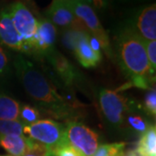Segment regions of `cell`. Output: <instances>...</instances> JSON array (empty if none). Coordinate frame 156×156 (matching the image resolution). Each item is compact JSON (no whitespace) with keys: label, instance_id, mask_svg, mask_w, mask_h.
Masks as SVG:
<instances>
[{"label":"cell","instance_id":"obj_1","mask_svg":"<svg viewBox=\"0 0 156 156\" xmlns=\"http://www.w3.org/2000/svg\"><path fill=\"white\" fill-rule=\"evenodd\" d=\"M13 65L26 93L45 114L66 122L83 115V105L76 98L62 96L55 84L24 56H16Z\"/></svg>","mask_w":156,"mask_h":156},{"label":"cell","instance_id":"obj_2","mask_svg":"<svg viewBox=\"0 0 156 156\" xmlns=\"http://www.w3.org/2000/svg\"><path fill=\"white\" fill-rule=\"evenodd\" d=\"M115 50L120 67L130 79L119 90L136 87L150 89L154 85L155 74L152 72L146 51V42L131 25L120 29L115 36Z\"/></svg>","mask_w":156,"mask_h":156},{"label":"cell","instance_id":"obj_3","mask_svg":"<svg viewBox=\"0 0 156 156\" xmlns=\"http://www.w3.org/2000/svg\"><path fill=\"white\" fill-rule=\"evenodd\" d=\"M131 100L118 91L101 89L98 94V104L105 122L112 128L123 130L124 119Z\"/></svg>","mask_w":156,"mask_h":156},{"label":"cell","instance_id":"obj_4","mask_svg":"<svg viewBox=\"0 0 156 156\" xmlns=\"http://www.w3.org/2000/svg\"><path fill=\"white\" fill-rule=\"evenodd\" d=\"M23 134L50 147L51 150L69 144L66 137V126L50 119L39 120L33 124L23 126Z\"/></svg>","mask_w":156,"mask_h":156},{"label":"cell","instance_id":"obj_5","mask_svg":"<svg viewBox=\"0 0 156 156\" xmlns=\"http://www.w3.org/2000/svg\"><path fill=\"white\" fill-rule=\"evenodd\" d=\"M13 25L23 46V53L30 54L33 38L37 30L38 20L23 3L17 1L6 7Z\"/></svg>","mask_w":156,"mask_h":156},{"label":"cell","instance_id":"obj_6","mask_svg":"<svg viewBox=\"0 0 156 156\" xmlns=\"http://www.w3.org/2000/svg\"><path fill=\"white\" fill-rule=\"evenodd\" d=\"M65 126L68 143L83 156L94 155L99 147L98 134L77 121L66 122Z\"/></svg>","mask_w":156,"mask_h":156},{"label":"cell","instance_id":"obj_7","mask_svg":"<svg viewBox=\"0 0 156 156\" xmlns=\"http://www.w3.org/2000/svg\"><path fill=\"white\" fill-rule=\"evenodd\" d=\"M69 2L71 5L75 16L83 22L88 32L100 42L101 50H104L108 56H111L112 50L109 37L102 27L93 8L82 2L73 0H69Z\"/></svg>","mask_w":156,"mask_h":156},{"label":"cell","instance_id":"obj_8","mask_svg":"<svg viewBox=\"0 0 156 156\" xmlns=\"http://www.w3.org/2000/svg\"><path fill=\"white\" fill-rule=\"evenodd\" d=\"M56 38V26L48 18L39 19L37 30L31 45L30 54L40 58H44L52 50H55Z\"/></svg>","mask_w":156,"mask_h":156},{"label":"cell","instance_id":"obj_9","mask_svg":"<svg viewBox=\"0 0 156 156\" xmlns=\"http://www.w3.org/2000/svg\"><path fill=\"white\" fill-rule=\"evenodd\" d=\"M56 76L62 81V84L67 88H72L80 83L82 76L76 68L59 51L55 49L45 56Z\"/></svg>","mask_w":156,"mask_h":156},{"label":"cell","instance_id":"obj_10","mask_svg":"<svg viewBox=\"0 0 156 156\" xmlns=\"http://www.w3.org/2000/svg\"><path fill=\"white\" fill-rule=\"evenodd\" d=\"M145 42L156 39V5L153 4L143 8L134 18L131 25Z\"/></svg>","mask_w":156,"mask_h":156},{"label":"cell","instance_id":"obj_11","mask_svg":"<svg viewBox=\"0 0 156 156\" xmlns=\"http://www.w3.org/2000/svg\"><path fill=\"white\" fill-rule=\"evenodd\" d=\"M0 46L23 53L22 41L13 25L7 8L0 11Z\"/></svg>","mask_w":156,"mask_h":156},{"label":"cell","instance_id":"obj_12","mask_svg":"<svg viewBox=\"0 0 156 156\" xmlns=\"http://www.w3.org/2000/svg\"><path fill=\"white\" fill-rule=\"evenodd\" d=\"M148 117L140 104L131 100L124 119L123 130L133 134H142L152 125Z\"/></svg>","mask_w":156,"mask_h":156},{"label":"cell","instance_id":"obj_13","mask_svg":"<svg viewBox=\"0 0 156 156\" xmlns=\"http://www.w3.org/2000/svg\"><path fill=\"white\" fill-rule=\"evenodd\" d=\"M48 19L55 26L68 28L76 21L69 0H53L46 11Z\"/></svg>","mask_w":156,"mask_h":156},{"label":"cell","instance_id":"obj_14","mask_svg":"<svg viewBox=\"0 0 156 156\" xmlns=\"http://www.w3.org/2000/svg\"><path fill=\"white\" fill-rule=\"evenodd\" d=\"M31 140L29 137L15 134L0 135V147L12 156H23L29 150Z\"/></svg>","mask_w":156,"mask_h":156},{"label":"cell","instance_id":"obj_15","mask_svg":"<svg viewBox=\"0 0 156 156\" xmlns=\"http://www.w3.org/2000/svg\"><path fill=\"white\" fill-rule=\"evenodd\" d=\"M89 34L78 44L74 51L77 61L85 68H95L101 61V53L95 51L89 44Z\"/></svg>","mask_w":156,"mask_h":156},{"label":"cell","instance_id":"obj_16","mask_svg":"<svg viewBox=\"0 0 156 156\" xmlns=\"http://www.w3.org/2000/svg\"><path fill=\"white\" fill-rule=\"evenodd\" d=\"M89 34L83 22L77 18L72 25L64 29L62 34V43L66 49L74 52L81 40Z\"/></svg>","mask_w":156,"mask_h":156},{"label":"cell","instance_id":"obj_17","mask_svg":"<svg viewBox=\"0 0 156 156\" xmlns=\"http://www.w3.org/2000/svg\"><path fill=\"white\" fill-rule=\"evenodd\" d=\"M135 153L138 156H156V128L151 125L141 134Z\"/></svg>","mask_w":156,"mask_h":156},{"label":"cell","instance_id":"obj_18","mask_svg":"<svg viewBox=\"0 0 156 156\" xmlns=\"http://www.w3.org/2000/svg\"><path fill=\"white\" fill-rule=\"evenodd\" d=\"M20 104L15 99L0 92V120H18Z\"/></svg>","mask_w":156,"mask_h":156},{"label":"cell","instance_id":"obj_19","mask_svg":"<svg viewBox=\"0 0 156 156\" xmlns=\"http://www.w3.org/2000/svg\"><path fill=\"white\" fill-rule=\"evenodd\" d=\"M40 116V111L37 108L24 104L20 108L18 120L25 126L37 122L39 121Z\"/></svg>","mask_w":156,"mask_h":156},{"label":"cell","instance_id":"obj_20","mask_svg":"<svg viewBox=\"0 0 156 156\" xmlns=\"http://www.w3.org/2000/svg\"><path fill=\"white\" fill-rule=\"evenodd\" d=\"M125 142H115L99 146L93 156H122L124 154Z\"/></svg>","mask_w":156,"mask_h":156},{"label":"cell","instance_id":"obj_21","mask_svg":"<svg viewBox=\"0 0 156 156\" xmlns=\"http://www.w3.org/2000/svg\"><path fill=\"white\" fill-rule=\"evenodd\" d=\"M23 126L19 120H0V135H22Z\"/></svg>","mask_w":156,"mask_h":156},{"label":"cell","instance_id":"obj_22","mask_svg":"<svg viewBox=\"0 0 156 156\" xmlns=\"http://www.w3.org/2000/svg\"><path fill=\"white\" fill-rule=\"evenodd\" d=\"M146 114L151 118L155 119L156 116V91L155 86L148 89L144 96L143 105H141Z\"/></svg>","mask_w":156,"mask_h":156},{"label":"cell","instance_id":"obj_23","mask_svg":"<svg viewBox=\"0 0 156 156\" xmlns=\"http://www.w3.org/2000/svg\"><path fill=\"white\" fill-rule=\"evenodd\" d=\"M23 156H52V150L44 144L32 140L29 150Z\"/></svg>","mask_w":156,"mask_h":156},{"label":"cell","instance_id":"obj_24","mask_svg":"<svg viewBox=\"0 0 156 156\" xmlns=\"http://www.w3.org/2000/svg\"><path fill=\"white\" fill-rule=\"evenodd\" d=\"M11 71L10 56L5 49L0 46V77H5Z\"/></svg>","mask_w":156,"mask_h":156},{"label":"cell","instance_id":"obj_25","mask_svg":"<svg viewBox=\"0 0 156 156\" xmlns=\"http://www.w3.org/2000/svg\"><path fill=\"white\" fill-rule=\"evenodd\" d=\"M146 51L147 60L150 65L151 70L155 74L156 69V41H148L146 42Z\"/></svg>","mask_w":156,"mask_h":156},{"label":"cell","instance_id":"obj_26","mask_svg":"<svg viewBox=\"0 0 156 156\" xmlns=\"http://www.w3.org/2000/svg\"><path fill=\"white\" fill-rule=\"evenodd\" d=\"M52 156H83L69 144L61 146L52 150Z\"/></svg>","mask_w":156,"mask_h":156},{"label":"cell","instance_id":"obj_27","mask_svg":"<svg viewBox=\"0 0 156 156\" xmlns=\"http://www.w3.org/2000/svg\"><path fill=\"white\" fill-rule=\"evenodd\" d=\"M92 4H94L95 8L101 10L108 6V0H92Z\"/></svg>","mask_w":156,"mask_h":156},{"label":"cell","instance_id":"obj_28","mask_svg":"<svg viewBox=\"0 0 156 156\" xmlns=\"http://www.w3.org/2000/svg\"><path fill=\"white\" fill-rule=\"evenodd\" d=\"M122 156H138L137 154L135 153V151H128V153H124Z\"/></svg>","mask_w":156,"mask_h":156},{"label":"cell","instance_id":"obj_29","mask_svg":"<svg viewBox=\"0 0 156 156\" xmlns=\"http://www.w3.org/2000/svg\"><path fill=\"white\" fill-rule=\"evenodd\" d=\"M73 1H77V2H82V3H84V4H87L90 5L92 4V0H73Z\"/></svg>","mask_w":156,"mask_h":156},{"label":"cell","instance_id":"obj_30","mask_svg":"<svg viewBox=\"0 0 156 156\" xmlns=\"http://www.w3.org/2000/svg\"><path fill=\"white\" fill-rule=\"evenodd\" d=\"M0 156H10V155H0Z\"/></svg>","mask_w":156,"mask_h":156}]
</instances>
